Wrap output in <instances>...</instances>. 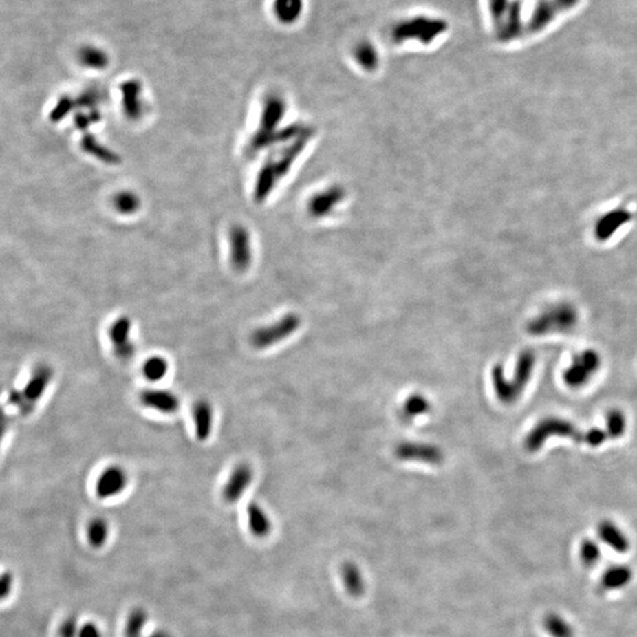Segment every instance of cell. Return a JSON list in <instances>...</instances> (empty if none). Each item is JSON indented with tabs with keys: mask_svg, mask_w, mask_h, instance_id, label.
<instances>
[{
	"mask_svg": "<svg viewBox=\"0 0 637 637\" xmlns=\"http://www.w3.org/2000/svg\"><path fill=\"white\" fill-rule=\"evenodd\" d=\"M550 437L570 438L576 443H585L590 446H598L610 438L607 429H592L587 432L579 430L572 422L567 419L546 418L531 430L526 435V449L530 452H536L544 445Z\"/></svg>",
	"mask_w": 637,
	"mask_h": 637,
	"instance_id": "cell-1",
	"label": "cell"
},
{
	"mask_svg": "<svg viewBox=\"0 0 637 637\" xmlns=\"http://www.w3.org/2000/svg\"><path fill=\"white\" fill-rule=\"evenodd\" d=\"M535 363H536V356L534 352L531 351L521 352L518 358L516 374L511 380H508L505 378L501 365H496L493 367V373H491L493 389L499 402L505 405H511L513 402H517L518 398L521 397V394L523 393V391L526 389L529 382L535 369Z\"/></svg>",
	"mask_w": 637,
	"mask_h": 637,
	"instance_id": "cell-2",
	"label": "cell"
},
{
	"mask_svg": "<svg viewBox=\"0 0 637 637\" xmlns=\"http://www.w3.org/2000/svg\"><path fill=\"white\" fill-rule=\"evenodd\" d=\"M54 376V369L50 365L41 364L36 366L24 389L11 391L9 396L10 405L17 407L23 415L32 413L39 400L45 394L46 389L50 386Z\"/></svg>",
	"mask_w": 637,
	"mask_h": 637,
	"instance_id": "cell-3",
	"label": "cell"
},
{
	"mask_svg": "<svg viewBox=\"0 0 637 637\" xmlns=\"http://www.w3.org/2000/svg\"><path fill=\"white\" fill-rule=\"evenodd\" d=\"M447 23L440 18L417 16L398 23L392 30V38L396 42L418 41L422 44H430L435 38L446 31Z\"/></svg>",
	"mask_w": 637,
	"mask_h": 637,
	"instance_id": "cell-4",
	"label": "cell"
},
{
	"mask_svg": "<svg viewBox=\"0 0 637 637\" xmlns=\"http://www.w3.org/2000/svg\"><path fill=\"white\" fill-rule=\"evenodd\" d=\"M301 326V318L296 314H287L274 323L263 325L252 332L249 343L257 351H265L293 336Z\"/></svg>",
	"mask_w": 637,
	"mask_h": 637,
	"instance_id": "cell-5",
	"label": "cell"
},
{
	"mask_svg": "<svg viewBox=\"0 0 637 637\" xmlns=\"http://www.w3.org/2000/svg\"><path fill=\"white\" fill-rule=\"evenodd\" d=\"M577 313L569 305H559L546 310L538 318L530 321L528 332L535 336H543L554 332L569 331L575 326Z\"/></svg>",
	"mask_w": 637,
	"mask_h": 637,
	"instance_id": "cell-6",
	"label": "cell"
},
{
	"mask_svg": "<svg viewBox=\"0 0 637 637\" xmlns=\"http://www.w3.org/2000/svg\"><path fill=\"white\" fill-rule=\"evenodd\" d=\"M131 318L125 315L115 318L108 330V339L114 356L120 361H129L136 354V343L133 336Z\"/></svg>",
	"mask_w": 637,
	"mask_h": 637,
	"instance_id": "cell-7",
	"label": "cell"
},
{
	"mask_svg": "<svg viewBox=\"0 0 637 637\" xmlns=\"http://www.w3.org/2000/svg\"><path fill=\"white\" fill-rule=\"evenodd\" d=\"M129 483L128 470L120 464H110L96 478V497L102 501L120 497L128 488Z\"/></svg>",
	"mask_w": 637,
	"mask_h": 637,
	"instance_id": "cell-8",
	"label": "cell"
},
{
	"mask_svg": "<svg viewBox=\"0 0 637 637\" xmlns=\"http://www.w3.org/2000/svg\"><path fill=\"white\" fill-rule=\"evenodd\" d=\"M255 476V468L248 462H240L234 465L222 485L221 495L224 501L228 504H234L242 499V497L252 488Z\"/></svg>",
	"mask_w": 637,
	"mask_h": 637,
	"instance_id": "cell-9",
	"label": "cell"
},
{
	"mask_svg": "<svg viewBox=\"0 0 637 637\" xmlns=\"http://www.w3.org/2000/svg\"><path fill=\"white\" fill-rule=\"evenodd\" d=\"M600 367V354L592 349H587L574 356L570 366L564 372L563 379L570 387H582L595 376Z\"/></svg>",
	"mask_w": 637,
	"mask_h": 637,
	"instance_id": "cell-10",
	"label": "cell"
},
{
	"mask_svg": "<svg viewBox=\"0 0 637 637\" xmlns=\"http://www.w3.org/2000/svg\"><path fill=\"white\" fill-rule=\"evenodd\" d=\"M138 402L147 410L160 414L177 413L181 409V398L176 392L163 387H148L138 394Z\"/></svg>",
	"mask_w": 637,
	"mask_h": 637,
	"instance_id": "cell-11",
	"label": "cell"
},
{
	"mask_svg": "<svg viewBox=\"0 0 637 637\" xmlns=\"http://www.w3.org/2000/svg\"><path fill=\"white\" fill-rule=\"evenodd\" d=\"M579 0H542L539 1L532 14L526 25L528 34H535L541 32L546 26L559 16V13L564 12L574 8Z\"/></svg>",
	"mask_w": 637,
	"mask_h": 637,
	"instance_id": "cell-12",
	"label": "cell"
},
{
	"mask_svg": "<svg viewBox=\"0 0 637 637\" xmlns=\"http://www.w3.org/2000/svg\"><path fill=\"white\" fill-rule=\"evenodd\" d=\"M191 422L194 433L199 442H207L215 427V409L210 400L199 398L191 407Z\"/></svg>",
	"mask_w": 637,
	"mask_h": 637,
	"instance_id": "cell-13",
	"label": "cell"
},
{
	"mask_svg": "<svg viewBox=\"0 0 637 637\" xmlns=\"http://www.w3.org/2000/svg\"><path fill=\"white\" fill-rule=\"evenodd\" d=\"M396 455L405 462H420V463H443L444 455L440 449L433 445L422 443H402L396 449Z\"/></svg>",
	"mask_w": 637,
	"mask_h": 637,
	"instance_id": "cell-14",
	"label": "cell"
},
{
	"mask_svg": "<svg viewBox=\"0 0 637 637\" xmlns=\"http://www.w3.org/2000/svg\"><path fill=\"white\" fill-rule=\"evenodd\" d=\"M524 31L521 4L517 0H512L501 23L496 26L497 37L501 42H511L524 34Z\"/></svg>",
	"mask_w": 637,
	"mask_h": 637,
	"instance_id": "cell-15",
	"label": "cell"
},
{
	"mask_svg": "<svg viewBox=\"0 0 637 637\" xmlns=\"http://www.w3.org/2000/svg\"><path fill=\"white\" fill-rule=\"evenodd\" d=\"M246 518H247L249 531L254 537L262 539V538L268 537L269 535L272 534L273 521L260 503L250 501L247 505Z\"/></svg>",
	"mask_w": 637,
	"mask_h": 637,
	"instance_id": "cell-16",
	"label": "cell"
},
{
	"mask_svg": "<svg viewBox=\"0 0 637 637\" xmlns=\"http://www.w3.org/2000/svg\"><path fill=\"white\" fill-rule=\"evenodd\" d=\"M598 536L607 546L618 554H625L629 550V539L625 532L615 526L612 521H604L598 526Z\"/></svg>",
	"mask_w": 637,
	"mask_h": 637,
	"instance_id": "cell-17",
	"label": "cell"
},
{
	"mask_svg": "<svg viewBox=\"0 0 637 637\" xmlns=\"http://www.w3.org/2000/svg\"><path fill=\"white\" fill-rule=\"evenodd\" d=\"M340 576L348 595L360 597L365 592V579L356 563L346 562L341 565Z\"/></svg>",
	"mask_w": 637,
	"mask_h": 637,
	"instance_id": "cell-18",
	"label": "cell"
},
{
	"mask_svg": "<svg viewBox=\"0 0 637 637\" xmlns=\"http://www.w3.org/2000/svg\"><path fill=\"white\" fill-rule=\"evenodd\" d=\"M170 371V363L166 356L155 354L147 358L142 364V376L145 380L158 384L164 380Z\"/></svg>",
	"mask_w": 637,
	"mask_h": 637,
	"instance_id": "cell-19",
	"label": "cell"
},
{
	"mask_svg": "<svg viewBox=\"0 0 637 637\" xmlns=\"http://www.w3.org/2000/svg\"><path fill=\"white\" fill-rule=\"evenodd\" d=\"M275 17L283 24H293L303 12V0H274Z\"/></svg>",
	"mask_w": 637,
	"mask_h": 637,
	"instance_id": "cell-20",
	"label": "cell"
},
{
	"mask_svg": "<svg viewBox=\"0 0 637 637\" xmlns=\"http://www.w3.org/2000/svg\"><path fill=\"white\" fill-rule=\"evenodd\" d=\"M633 577L631 569L625 565H614L605 570L602 576V587L605 590H617L625 587Z\"/></svg>",
	"mask_w": 637,
	"mask_h": 637,
	"instance_id": "cell-21",
	"label": "cell"
},
{
	"mask_svg": "<svg viewBox=\"0 0 637 637\" xmlns=\"http://www.w3.org/2000/svg\"><path fill=\"white\" fill-rule=\"evenodd\" d=\"M109 536H110V526L105 518H92L91 521L87 523V542L92 548L100 549L105 546V543L108 542Z\"/></svg>",
	"mask_w": 637,
	"mask_h": 637,
	"instance_id": "cell-22",
	"label": "cell"
},
{
	"mask_svg": "<svg viewBox=\"0 0 637 637\" xmlns=\"http://www.w3.org/2000/svg\"><path fill=\"white\" fill-rule=\"evenodd\" d=\"M543 625L551 637H574V629L567 620L557 614H549L544 617Z\"/></svg>",
	"mask_w": 637,
	"mask_h": 637,
	"instance_id": "cell-23",
	"label": "cell"
},
{
	"mask_svg": "<svg viewBox=\"0 0 637 637\" xmlns=\"http://www.w3.org/2000/svg\"><path fill=\"white\" fill-rule=\"evenodd\" d=\"M79 62L91 69H102L108 64V54L96 46H84L79 51Z\"/></svg>",
	"mask_w": 637,
	"mask_h": 637,
	"instance_id": "cell-24",
	"label": "cell"
},
{
	"mask_svg": "<svg viewBox=\"0 0 637 637\" xmlns=\"http://www.w3.org/2000/svg\"><path fill=\"white\" fill-rule=\"evenodd\" d=\"M148 615L142 608H135L130 612L125 622V637H141Z\"/></svg>",
	"mask_w": 637,
	"mask_h": 637,
	"instance_id": "cell-25",
	"label": "cell"
},
{
	"mask_svg": "<svg viewBox=\"0 0 637 637\" xmlns=\"http://www.w3.org/2000/svg\"><path fill=\"white\" fill-rule=\"evenodd\" d=\"M430 409V402H427V398L422 397L420 394H413L406 399L405 404L402 406V414L405 418L412 419L427 413Z\"/></svg>",
	"mask_w": 637,
	"mask_h": 637,
	"instance_id": "cell-26",
	"label": "cell"
},
{
	"mask_svg": "<svg viewBox=\"0 0 637 637\" xmlns=\"http://www.w3.org/2000/svg\"><path fill=\"white\" fill-rule=\"evenodd\" d=\"M627 422H625V414L620 411L612 410L609 412L605 420V429L609 432L610 438H618L625 433Z\"/></svg>",
	"mask_w": 637,
	"mask_h": 637,
	"instance_id": "cell-27",
	"label": "cell"
},
{
	"mask_svg": "<svg viewBox=\"0 0 637 637\" xmlns=\"http://www.w3.org/2000/svg\"><path fill=\"white\" fill-rule=\"evenodd\" d=\"M579 556H581V559H582L584 565L594 567L601 559L600 546H597L595 541L585 539L582 542L581 548H579Z\"/></svg>",
	"mask_w": 637,
	"mask_h": 637,
	"instance_id": "cell-28",
	"label": "cell"
},
{
	"mask_svg": "<svg viewBox=\"0 0 637 637\" xmlns=\"http://www.w3.org/2000/svg\"><path fill=\"white\" fill-rule=\"evenodd\" d=\"M488 1L491 17H493L495 26H497L504 17L505 13L509 9L511 1L510 0H488Z\"/></svg>",
	"mask_w": 637,
	"mask_h": 637,
	"instance_id": "cell-29",
	"label": "cell"
},
{
	"mask_svg": "<svg viewBox=\"0 0 637 637\" xmlns=\"http://www.w3.org/2000/svg\"><path fill=\"white\" fill-rule=\"evenodd\" d=\"M356 57L363 64H373L377 61V52L374 46L369 42L361 43L356 47Z\"/></svg>",
	"mask_w": 637,
	"mask_h": 637,
	"instance_id": "cell-30",
	"label": "cell"
},
{
	"mask_svg": "<svg viewBox=\"0 0 637 637\" xmlns=\"http://www.w3.org/2000/svg\"><path fill=\"white\" fill-rule=\"evenodd\" d=\"M71 108H72V102H71L70 98L63 97V98L59 100L57 105L54 107V110L51 111L50 120H52V122H58V120H63V117L65 116L67 112L70 111Z\"/></svg>",
	"mask_w": 637,
	"mask_h": 637,
	"instance_id": "cell-31",
	"label": "cell"
},
{
	"mask_svg": "<svg viewBox=\"0 0 637 637\" xmlns=\"http://www.w3.org/2000/svg\"><path fill=\"white\" fill-rule=\"evenodd\" d=\"M75 618H69L63 623L59 629V637H76L77 633Z\"/></svg>",
	"mask_w": 637,
	"mask_h": 637,
	"instance_id": "cell-32",
	"label": "cell"
},
{
	"mask_svg": "<svg viewBox=\"0 0 637 637\" xmlns=\"http://www.w3.org/2000/svg\"><path fill=\"white\" fill-rule=\"evenodd\" d=\"M78 637H102V633H100V628L95 623L89 622V623H85L80 628Z\"/></svg>",
	"mask_w": 637,
	"mask_h": 637,
	"instance_id": "cell-33",
	"label": "cell"
},
{
	"mask_svg": "<svg viewBox=\"0 0 637 637\" xmlns=\"http://www.w3.org/2000/svg\"><path fill=\"white\" fill-rule=\"evenodd\" d=\"M11 585H12V581L9 575L6 574L0 575V598L9 595V592H11Z\"/></svg>",
	"mask_w": 637,
	"mask_h": 637,
	"instance_id": "cell-34",
	"label": "cell"
},
{
	"mask_svg": "<svg viewBox=\"0 0 637 637\" xmlns=\"http://www.w3.org/2000/svg\"><path fill=\"white\" fill-rule=\"evenodd\" d=\"M10 419L3 409H0V445L3 443L6 431L9 429Z\"/></svg>",
	"mask_w": 637,
	"mask_h": 637,
	"instance_id": "cell-35",
	"label": "cell"
},
{
	"mask_svg": "<svg viewBox=\"0 0 637 637\" xmlns=\"http://www.w3.org/2000/svg\"><path fill=\"white\" fill-rule=\"evenodd\" d=\"M149 637H171V636H170L169 634L166 633V631H156V633H153V635H150Z\"/></svg>",
	"mask_w": 637,
	"mask_h": 637,
	"instance_id": "cell-36",
	"label": "cell"
}]
</instances>
